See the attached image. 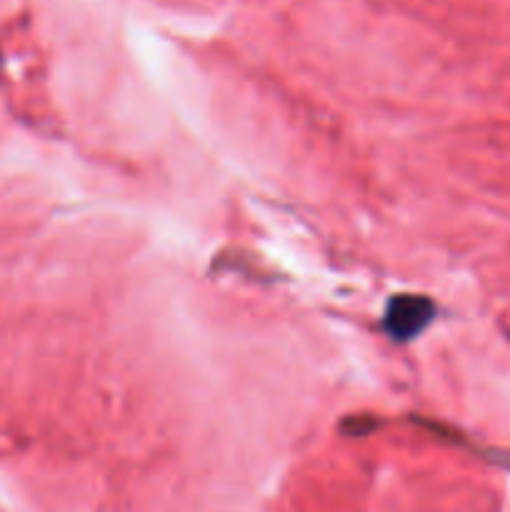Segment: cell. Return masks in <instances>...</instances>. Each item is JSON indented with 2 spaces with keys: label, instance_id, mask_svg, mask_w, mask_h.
I'll return each mask as SVG.
<instances>
[{
  "label": "cell",
  "instance_id": "obj_1",
  "mask_svg": "<svg viewBox=\"0 0 510 512\" xmlns=\"http://www.w3.org/2000/svg\"><path fill=\"white\" fill-rule=\"evenodd\" d=\"M433 305L425 298L415 295H398L390 300L388 313H385V328L395 340H410L430 323Z\"/></svg>",
  "mask_w": 510,
  "mask_h": 512
}]
</instances>
